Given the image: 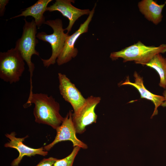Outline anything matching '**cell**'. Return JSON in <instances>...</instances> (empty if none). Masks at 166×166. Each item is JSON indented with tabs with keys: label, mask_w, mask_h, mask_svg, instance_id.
Listing matches in <instances>:
<instances>
[{
	"label": "cell",
	"mask_w": 166,
	"mask_h": 166,
	"mask_svg": "<svg viewBox=\"0 0 166 166\" xmlns=\"http://www.w3.org/2000/svg\"><path fill=\"white\" fill-rule=\"evenodd\" d=\"M33 103L35 121L38 124H46L56 129L62 123L64 117L59 113L60 106L52 96L43 93H33L24 104L27 108Z\"/></svg>",
	"instance_id": "6da1fadb"
},
{
	"label": "cell",
	"mask_w": 166,
	"mask_h": 166,
	"mask_svg": "<svg viewBox=\"0 0 166 166\" xmlns=\"http://www.w3.org/2000/svg\"><path fill=\"white\" fill-rule=\"evenodd\" d=\"M25 23L23 27V31L21 37L16 42L15 48L20 53L28 67L30 73V94L33 93L32 77L35 69L34 64L31 61L33 55L39 56L38 52L35 49L38 43L37 38V28L34 19L31 22L24 19Z\"/></svg>",
	"instance_id": "7a4b0ae2"
},
{
	"label": "cell",
	"mask_w": 166,
	"mask_h": 166,
	"mask_svg": "<svg viewBox=\"0 0 166 166\" xmlns=\"http://www.w3.org/2000/svg\"><path fill=\"white\" fill-rule=\"evenodd\" d=\"M166 52V44H162L157 47L148 46L139 41L121 50L111 53L110 57L113 61L121 58L124 62L134 61L136 63L144 65L156 54Z\"/></svg>",
	"instance_id": "3957f363"
},
{
	"label": "cell",
	"mask_w": 166,
	"mask_h": 166,
	"mask_svg": "<svg viewBox=\"0 0 166 166\" xmlns=\"http://www.w3.org/2000/svg\"><path fill=\"white\" fill-rule=\"evenodd\" d=\"M51 27L53 33L48 34L44 32L37 33L36 36L38 39L49 43L52 48V54L48 59L41 58L43 65L47 68L56 62L57 60L63 49L66 39L69 35L64 33L62 21L59 18L46 21L45 24Z\"/></svg>",
	"instance_id": "277c9868"
},
{
	"label": "cell",
	"mask_w": 166,
	"mask_h": 166,
	"mask_svg": "<svg viewBox=\"0 0 166 166\" xmlns=\"http://www.w3.org/2000/svg\"><path fill=\"white\" fill-rule=\"evenodd\" d=\"M24 60L15 47L0 53V78L10 84L18 81L25 70Z\"/></svg>",
	"instance_id": "5b68a950"
},
{
	"label": "cell",
	"mask_w": 166,
	"mask_h": 166,
	"mask_svg": "<svg viewBox=\"0 0 166 166\" xmlns=\"http://www.w3.org/2000/svg\"><path fill=\"white\" fill-rule=\"evenodd\" d=\"M96 5L95 3L87 19L81 24L78 29L73 34L67 37L62 51L56 61L58 65L69 62L77 56L78 50L74 46L75 43L81 34L88 32L89 26L93 16Z\"/></svg>",
	"instance_id": "8992f818"
},
{
	"label": "cell",
	"mask_w": 166,
	"mask_h": 166,
	"mask_svg": "<svg viewBox=\"0 0 166 166\" xmlns=\"http://www.w3.org/2000/svg\"><path fill=\"white\" fill-rule=\"evenodd\" d=\"M101 100L100 97L91 96L86 99V103L77 113H72V121L77 133H83L87 126L96 122L97 115L95 110Z\"/></svg>",
	"instance_id": "52a82bcc"
},
{
	"label": "cell",
	"mask_w": 166,
	"mask_h": 166,
	"mask_svg": "<svg viewBox=\"0 0 166 166\" xmlns=\"http://www.w3.org/2000/svg\"><path fill=\"white\" fill-rule=\"evenodd\" d=\"M72 115L71 111H69L64 117L61 124L56 129L57 134L54 140L43 147L45 151L48 152L56 144L66 140L71 141L73 143V147L78 146L84 149L88 148L87 144L78 139L76 136V132L73 122Z\"/></svg>",
	"instance_id": "ba28073f"
},
{
	"label": "cell",
	"mask_w": 166,
	"mask_h": 166,
	"mask_svg": "<svg viewBox=\"0 0 166 166\" xmlns=\"http://www.w3.org/2000/svg\"><path fill=\"white\" fill-rule=\"evenodd\" d=\"M58 75L60 93L65 100L72 105L73 113L76 114L85 104L86 99L66 75L61 73Z\"/></svg>",
	"instance_id": "9c48e42d"
},
{
	"label": "cell",
	"mask_w": 166,
	"mask_h": 166,
	"mask_svg": "<svg viewBox=\"0 0 166 166\" xmlns=\"http://www.w3.org/2000/svg\"><path fill=\"white\" fill-rule=\"evenodd\" d=\"M73 0H56L53 5L47 7L46 11L49 12L57 11L69 20V24L65 29L69 33L71 31L76 21L80 17L85 15L89 14V9H81L74 6L71 3H74Z\"/></svg>",
	"instance_id": "30bf717a"
},
{
	"label": "cell",
	"mask_w": 166,
	"mask_h": 166,
	"mask_svg": "<svg viewBox=\"0 0 166 166\" xmlns=\"http://www.w3.org/2000/svg\"><path fill=\"white\" fill-rule=\"evenodd\" d=\"M5 136L10 140L5 144L4 147L16 149L19 153L18 156L12 162L11 166H18L23 157L25 156L30 157L39 155L45 156L48 154V152L45 151L43 147L34 148L25 144L23 142L28 136L22 138L17 137L16 136L15 132H12L10 134H6Z\"/></svg>",
	"instance_id": "8fae6325"
},
{
	"label": "cell",
	"mask_w": 166,
	"mask_h": 166,
	"mask_svg": "<svg viewBox=\"0 0 166 166\" xmlns=\"http://www.w3.org/2000/svg\"><path fill=\"white\" fill-rule=\"evenodd\" d=\"M133 76L135 79L134 82H131L129 77H128L121 85H129L134 87L139 92L141 98L151 101L155 105L154 111L151 116V117H153L158 114V108L165 101V98L163 96L153 94L146 89L143 84V78L136 72H135Z\"/></svg>",
	"instance_id": "7c38bea8"
},
{
	"label": "cell",
	"mask_w": 166,
	"mask_h": 166,
	"mask_svg": "<svg viewBox=\"0 0 166 166\" xmlns=\"http://www.w3.org/2000/svg\"><path fill=\"white\" fill-rule=\"evenodd\" d=\"M166 4H159L153 0H142L138 4L140 11L148 21L157 25L162 20V12Z\"/></svg>",
	"instance_id": "4fadbf2b"
},
{
	"label": "cell",
	"mask_w": 166,
	"mask_h": 166,
	"mask_svg": "<svg viewBox=\"0 0 166 166\" xmlns=\"http://www.w3.org/2000/svg\"><path fill=\"white\" fill-rule=\"evenodd\" d=\"M52 1V0H38L34 4L22 11L20 14L12 17L10 19L22 16H32L34 18L37 26L40 27L45 24L46 21L43 14L47 11L48 5Z\"/></svg>",
	"instance_id": "5bb4252c"
},
{
	"label": "cell",
	"mask_w": 166,
	"mask_h": 166,
	"mask_svg": "<svg viewBox=\"0 0 166 166\" xmlns=\"http://www.w3.org/2000/svg\"><path fill=\"white\" fill-rule=\"evenodd\" d=\"M144 65L153 69L158 73L160 77L159 86L166 88V58L160 53L155 55Z\"/></svg>",
	"instance_id": "9a60e30c"
},
{
	"label": "cell",
	"mask_w": 166,
	"mask_h": 166,
	"mask_svg": "<svg viewBox=\"0 0 166 166\" xmlns=\"http://www.w3.org/2000/svg\"><path fill=\"white\" fill-rule=\"evenodd\" d=\"M81 148L78 146L74 147L69 155L62 159H57L53 166H72L74 159Z\"/></svg>",
	"instance_id": "2e32d148"
},
{
	"label": "cell",
	"mask_w": 166,
	"mask_h": 166,
	"mask_svg": "<svg viewBox=\"0 0 166 166\" xmlns=\"http://www.w3.org/2000/svg\"><path fill=\"white\" fill-rule=\"evenodd\" d=\"M57 159L53 157L44 158L36 166H53Z\"/></svg>",
	"instance_id": "e0dca14e"
},
{
	"label": "cell",
	"mask_w": 166,
	"mask_h": 166,
	"mask_svg": "<svg viewBox=\"0 0 166 166\" xmlns=\"http://www.w3.org/2000/svg\"><path fill=\"white\" fill-rule=\"evenodd\" d=\"M9 0H0V16H2L4 14L5 7L8 4Z\"/></svg>",
	"instance_id": "ac0fdd59"
},
{
	"label": "cell",
	"mask_w": 166,
	"mask_h": 166,
	"mask_svg": "<svg viewBox=\"0 0 166 166\" xmlns=\"http://www.w3.org/2000/svg\"><path fill=\"white\" fill-rule=\"evenodd\" d=\"M163 94V96L165 98V100L161 104V106L163 107H166V88Z\"/></svg>",
	"instance_id": "d6986e66"
}]
</instances>
